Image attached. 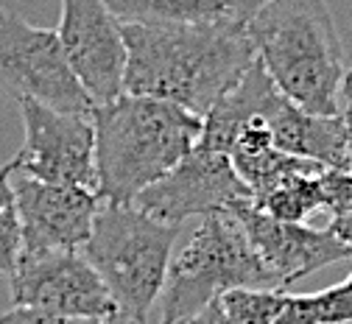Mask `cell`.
Masks as SVG:
<instances>
[{
  "instance_id": "cell-1",
  "label": "cell",
  "mask_w": 352,
  "mask_h": 324,
  "mask_svg": "<svg viewBox=\"0 0 352 324\" xmlns=\"http://www.w3.org/2000/svg\"><path fill=\"white\" fill-rule=\"evenodd\" d=\"M126 96L179 104L204 118L257 62L241 20L193 25L123 23Z\"/></svg>"
},
{
  "instance_id": "cell-2",
  "label": "cell",
  "mask_w": 352,
  "mask_h": 324,
  "mask_svg": "<svg viewBox=\"0 0 352 324\" xmlns=\"http://www.w3.org/2000/svg\"><path fill=\"white\" fill-rule=\"evenodd\" d=\"M90 118L104 204H131L199 146L204 129V118L179 104L126 92L96 104Z\"/></svg>"
},
{
  "instance_id": "cell-3",
  "label": "cell",
  "mask_w": 352,
  "mask_h": 324,
  "mask_svg": "<svg viewBox=\"0 0 352 324\" xmlns=\"http://www.w3.org/2000/svg\"><path fill=\"white\" fill-rule=\"evenodd\" d=\"M260 65L288 101L311 115L341 112L344 48L327 0H272L246 23Z\"/></svg>"
},
{
  "instance_id": "cell-4",
  "label": "cell",
  "mask_w": 352,
  "mask_h": 324,
  "mask_svg": "<svg viewBox=\"0 0 352 324\" xmlns=\"http://www.w3.org/2000/svg\"><path fill=\"white\" fill-rule=\"evenodd\" d=\"M179 226L162 224L135 204H101L81 255L104 280L118 313L151 324L162 296Z\"/></svg>"
},
{
  "instance_id": "cell-5",
  "label": "cell",
  "mask_w": 352,
  "mask_h": 324,
  "mask_svg": "<svg viewBox=\"0 0 352 324\" xmlns=\"http://www.w3.org/2000/svg\"><path fill=\"white\" fill-rule=\"evenodd\" d=\"M230 288H283L254 252L232 210L199 218V229L170 260L154 324H182Z\"/></svg>"
},
{
  "instance_id": "cell-6",
  "label": "cell",
  "mask_w": 352,
  "mask_h": 324,
  "mask_svg": "<svg viewBox=\"0 0 352 324\" xmlns=\"http://www.w3.org/2000/svg\"><path fill=\"white\" fill-rule=\"evenodd\" d=\"M0 89L62 112L90 115L96 107L67 65L59 34L6 9H0Z\"/></svg>"
},
{
  "instance_id": "cell-7",
  "label": "cell",
  "mask_w": 352,
  "mask_h": 324,
  "mask_svg": "<svg viewBox=\"0 0 352 324\" xmlns=\"http://www.w3.org/2000/svg\"><path fill=\"white\" fill-rule=\"evenodd\" d=\"M17 104L25 129V143L14 157L17 173L51 184H76V188L98 193L93 118L51 109L36 101Z\"/></svg>"
},
{
  "instance_id": "cell-8",
  "label": "cell",
  "mask_w": 352,
  "mask_h": 324,
  "mask_svg": "<svg viewBox=\"0 0 352 324\" xmlns=\"http://www.w3.org/2000/svg\"><path fill=\"white\" fill-rule=\"evenodd\" d=\"M9 285L14 307H39L62 316L104 321L118 313L98 271L76 249H23Z\"/></svg>"
},
{
  "instance_id": "cell-9",
  "label": "cell",
  "mask_w": 352,
  "mask_h": 324,
  "mask_svg": "<svg viewBox=\"0 0 352 324\" xmlns=\"http://www.w3.org/2000/svg\"><path fill=\"white\" fill-rule=\"evenodd\" d=\"M252 202V193L238 176L232 160L221 151L196 146L168 176L146 188L135 202L143 213L162 224L179 226L193 215H210Z\"/></svg>"
},
{
  "instance_id": "cell-10",
  "label": "cell",
  "mask_w": 352,
  "mask_h": 324,
  "mask_svg": "<svg viewBox=\"0 0 352 324\" xmlns=\"http://www.w3.org/2000/svg\"><path fill=\"white\" fill-rule=\"evenodd\" d=\"M56 34L70 70L93 104H109L123 96V23L109 12L104 0H62Z\"/></svg>"
},
{
  "instance_id": "cell-11",
  "label": "cell",
  "mask_w": 352,
  "mask_h": 324,
  "mask_svg": "<svg viewBox=\"0 0 352 324\" xmlns=\"http://www.w3.org/2000/svg\"><path fill=\"white\" fill-rule=\"evenodd\" d=\"M14 210L23 229L25 252L76 249L87 244L93 233L101 196L76 184H51L14 171Z\"/></svg>"
},
{
  "instance_id": "cell-12",
  "label": "cell",
  "mask_w": 352,
  "mask_h": 324,
  "mask_svg": "<svg viewBox=\"0 0 352 324\" xmlns=\"http://www.w3.org/2000/svg\"><path fill=\"white\" fill-rule=\"evenodd\" d=\"M230 210L241 218L254 252L269 266V271L277 277V283L283 288L294 285L296 280L324 266L352 257V252L338 238H333L327 229L277 221L266 213H260L252 202H241Z\"/></svg>"
},
{
  "instance_id": "cell-13",
  "label": "cell",
  "mask_w": 352,
  "mask_h": 324,
  "mask_svg": "<svg viewBox=\"0 0 352 324\" xmlns=\"http://www.w3.org/2000/svg\"><path fill=\"white\" fill-rule=\"evenodd\" d=\"M104 3L120 23L140 25H193L235 17L232 0H104Z\"/></svg>"
},
{
  "instance_id": "cell-14",
  "label": "cell",
  "mask_w": 352,
  "mask_h": 324,
  "mask_svg": "<svg viewBox=\"0 0 352 324\" xmlns=\"http://www.w3.org/2000/svg\"><path fill=\"white\" fill-rule=\"evenodd\" d=\"M327 171V168H324ZM252 204L277 221L305 224V218L322 210V173H291L266 193L252 199Z\"/></svg>"
},
{
  "instance_id": "cell-15",
  "label": "cell",
  "mask_w": 352,
  "mask_h": 324,
  "mask_svg": "<svg viewBox=\"0 0 352 324\" xmlns=\"http://www.w3.org/2000/svg\"><path fill=\"white\" fill-rule=\"evenodd\" d=\"M285 296V288H230L218 296V305L232 324H274Z\"/></svg>"
},
{
  "instance_id": "cell-16",
  "label": "cell",
  "mask_w": 352,
  "mask_h": 324,
  "mask_svg": "<svg viewBox=\"0 0 352 324\" xmlns=\"http://www.w3.org/2000/svg\"><path fill=\"white\" fill-rule=\"evenodd\" d=\"M319 324H352V291L338 283L319 294H311Z\"/></svg>"
},
{
  "instance_id": "cell-17",
  "label": "cell",
  "mask_w": 352,
  "mask_h": 324,
  "mask_svg": "<svg viewBox=\"0 0 352 324\" xmlns=\"http://www.w3.org/2000/svg\"><path fill=\"white\" fill-rule=\"evenodd\" d=\"M23 252V229L14 204L0 213V277H12L17 271Z\"/></svg>"
},
{
  "instance_id": "cell-18",
  "label": "cell",
  "mask_w": 352,
  "mask_h": 324,
  "mask_svg": "<svg viewBox=\"0 0 352 324\" xmlns=\"http://www.w3.org/2000/svg\"><path fill=\"white\" fill-rule=\"evenodd\" d=\"M322 210H327L330 215H344L352 210V171H322Z\"/></svg>"
},
{
  "instance_id": "cell-19",
  "label": "cell",
  "mask_w": 352,
  "mask_h": 324,
  "mask_svg": "<svg viewBox=\"0 0 352 324\" xmlns=\"http://www.w3.org/2000/svg\"><path fill=\"white\" fill-rule=\"evenodd\" d=\"M0 324H107L104 318H81V316H62L39 307H12L0 316Z\"/></svg>"
},
{
  "instance_id": "cell-20",
  "label": "cell",
  "mask_w": 352,
  "mask_h": 324,
  "mask_svg": "<svg viewBox=\"0 0 352 324\" xmlns=\"http://www.w3.org/2000/svg\"><path fill=\"white\" fill-rule=\"evenodd\" d=\"M274 324H319L311 294H288Z\"/></svg>"
},
{
  "instance_id": "cell-21",
  "label": "cell",
  "mask_w": 352,
  "mask_h": 324,
  "mask_svg": "<svg viewBox=\"0 0 352 324\" xmlns=\"http://www.w3.org/2000/svg\"><path fill=\"white\" fill-rule=\"evenodd\" d=\"M14 171H17L14 160H9L6 165H0V213L14 204V184H12Z\"/></svg>"
},
{
  "instance_id": "cell-22",
  "label": "cell",
  "mask_w": 352,
  "mask_h": 324,
  "mask_svg": "<svg viewBox=\"0 0 352 324\" xmlns=\"http://www.w3.org/2000/svg\"><path fill=\"white\" fill-rule=\"evenodd\" d=\"M327 233L333 238H338L349 252H352V210L344 213V215H333L330 218V226H327Z\"/></svg>"
},
{
  "instance_id": "cell-23",
  "label": "cell",
  "mask_w": 352,
  "mask_h": 324,
  "mask_svg": "<svg viewBox=\"0 0 352 324\" xmlns=\"http://www.w3.org/2000/svg\"><path fill=\"white\" fill-rule=\"evenodd\" d=\"M188 324H232L227 318V313L221 310V305H218V299H212L210 305H204L193 318H188Z\"/></svg>"
},
{
  "instance_id": "cell-24",
  "label": "cell",
  "mask_w": 352,
  "mask_h": 324,
  "mask_svg": "<svg viewBox=\"0 0 352 324\" xmlns=\"http://www.w3.org/2000/svg\"><path fill=\"white\" fill-rule=\"evenodd\" d=\"M272 3V0H232V6H235V17L246 25L257 12H263Z\"/></svg>"
},
{
  "instance_id": "cell-25",
  "label": "cell",
  "mask_w": 352,
  "mask_h": 324,
  "mask_svg": "<svg viewBox=\"0 0 352 324\" xmlns=\"http://www.w3.org/2000/svg\"><path fill=\"white\" fill-rule=\"evenodd\" d=\"M338 96H341V104H346V101H352V67L344 73V78H341V89H338Z\"/></svg>"
},
{
  "instance_id": "cell-26",
  "label": "cell",
  "mask_w": 352,
  "mask_h": 324,
  "mask_svg": "<svg viewBox=\"0 0 352 324\" xmlns=\"http://www.w3.org/2000/svg\"><path fill=\"white\" fill-rule=\"evenodd\" d=\"M341 120H344V126H346V134H349V143H352V101H346V104H341Z\"/></svg>"
},
{
  "instance_id": "cell-27",
  "label": "cell",
  "mask_w": 352,
  "mask_h": 324,
  "mask_svg": "<svg viewBox=\"0 0 352 324\" xmlns=\"http://www.w3.org/2000/svg\"><path fill=\"white\" fill-rule=\"evenodd\" d=\"M107 324H135V321L126 318L123 313H115V316H109V318H107Z\"/></svg>"
},
{
  "instance_id": "cell-28",
  "label": "cell",
  "mask_w": 352,
  "mask_h": 324,
  "mask_svg": "<svg viewBox=\"0 0 352 324\" xmlns=\"http://www.w3.org/2000/svg\"><path fill=\"white\" fill-rule=\"evenodd\" d=\"M344 285H346V288L352 291V274H349V277H346V280H344Z\"/></svg>"
}]
</instances>
